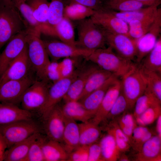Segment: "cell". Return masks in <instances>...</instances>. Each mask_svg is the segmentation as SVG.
Listing matches in <instances>:
<instances>
[{"mask_svg":"<svg viewBox=\"0 0 161 161\" xmlns=\"http://www.w3.org/2000/svg\"><path fill=\"white\" fill-rule=\"evenodd\" d=\"M32 11L36 20L45 29L49 26L47 22V13L49 4L48 0H26Z\"/></svg>","mask_w":161,"mask_h":161,"instance_id":"34","label":"cell"},{"mask_svg":"<svg viewBox=\"0 0 161 161\" xmlns=\"http://www.w3.org/2000/svg\"><path fill=\"white\" fill-rule=\"evenodd\" d=\"M160 3L155 4L139 9L128 12H117L111 10L117 17L128 24L131 21L142 19L155 12Z\"/></svg>","mask_w":161,"mask_h":161,"instance_id":"33","label":"cell"},{"mask_svg":"<svg viewBox=\"0 0 161 161\" xmlns=\"http://www.w3.org/2000/svg\"><path fill=\"white\" fill-rule=\"evenodd\" d=\"M27 44L29 60L37 80L49 81L46 75V69L50 62L39 32L28 28Z\"/></svg>","mask_w":161,"mask_h":161,"instance_id":"2","label":"cell"},{"mask_svg":"<svg viewBox=\"0 0 161 161\" xmlns=\"http://www.w3.org/2000/svg\"><path fill=\"white\" fill-rule=\"evenodd\" d=\"M65 6L77 4L96 11L106 9L104 3L101 0H63Z\"/></svg>","mask_w":161,"mask_h":161,"instance_id":"44","label":"cell"},{"mask_svg":"<svg viewBox=\"0 0 161 161\" xmlns=\"http://www.w3.org/2000/svg\"><path fill=\"white\" fill-rule=\"evenodd\" d=\"M75 21L78 35L76 41L77 48L92 52L106 47L105 30L90 17Z\"/></svg>","mask_w":161,"mask_h":161,"instance_id":"1","label":"cell"},{"mask_svg":"<svg viewBox=\"0 0 161 161\" xmlns=\"http://www.w3.org/2000/svg\"><path fill=\"white\" fill-rule=\"evenodd\" d=\"M54 29L56 37L61 41L76 47L74 28L71 20L64 17L55 27Z\"/></svg>","mask_w":161,"mask_h":161,"instance_id":"31","label":"cell"},{"mask_svg":"<svg viewBox=\"0 0 161 161\" xmlns=\"http://www.w3.org/2000/svg\"><path fill=\"white\" fill-rule=\"evenodd\" d=\"M61 107L64 116L75 121L85 122L94 117V115L85 109L78 100L65 102Z\"/></svg>","mask_w":161,"mask_h":161,"instance_id":"23","label":"cell"},{"mask_svg":"<svg viewBox=\"0 0 161 161\" xmlns=\"http://www.w3.org/2000/svg\"><path fill=\"white\" fill-rule=\"evenodd\" d=\"M27 28L14 6H0V49L12 38Z\"/></svg>","mask_w":161,"mask_h":161,"instance_id":"4","label":"cell"},{"mask_svg":"<svg viewBox=\"0 0 161 161\" xmlns=\"http://www.w3.org/2000/svg\"><path fill=\"white\" fill-rule=\"evenodd\" d=\"M106 44L117 55L131 61L135 58L137 40L132 38L128 34H114L106 31Z\"/></svg>","mask_w":161,"mask_h":161,"instance_id":"11","label":"cell"},{"mask_svg":"<svg viewBox=\"0 0 161 161\" xmlns=\"http://www.w3.org/2000/svg\"><path fill=\"white\" fill-rule=\"evenodd\" d=\"M0 6L6 7L14 6L12 0H0Z\"/></svg>","mask_w":161,"mask_h":161,"instance_id":"54","label":"cell"},{"mask_svg":"<svg viewBox=\"0 0 161 161\" xmlns=\"http://www.w3.org/2000/svg\"><path fill=\"white\" fill-rule=\"evenodd\" d=\"M118 160L120 161H129L130 160L129 157L124 154L122 155L120 154Z\"/></svg>","mask_w":161,"mask_h":161,"instance_id":"55","label":"cell"},{"mask_svg":"<svg viewBox=\"0 0 161 161\" xmlns=\"http://www.w3.org/2000/svg\"><path fill=\"white\" fill-rule=\"evenodd\" d=\"M74 58H65L59 62L61 78L68 77L74 72L75 61Z\"/></svg>","mask_w":161,"mask_h":161,"instance_id":"47","label":"cell"},{"mask_svg":"<svg viewBox=\"0 0 161 161\" xmlns=\"http://www.w3.org/2000/svg\"><path fill=\"white\" fill-rule=\"evenodd\" d=\"M149 129L145 126H137L133 129L131 140V146H135L143 135Z\"/></svg>","mask_w":161,"mask_h":161,"instance_id":"50","label":"cell"},{"mask_svg":"<svg viewBox=\"0 0 161 161\" xmlns=\"http://www.w3.org/2000/svg\"><path fill=\"white\" fill-rule=\"evenodd\" d=\"M138 1L148 4L149 6L161 3V0H136Z\"/></svg>","mask_w":161,"mask_h":161,"instance_id":"53","label":"cell"},{"mask_svg":"<svg viewBox=\"0 0 161 161\" xmlns=\"http://www.w3.org/2000/svg\"><path fill=\"white\" fill-rule=\"evenodd\" d=\"M36 80L34 74L20 79L7 81L0 85V103L16 105L28 88Z\"/></svg>","mask_w":161,"mask_h":161,"instance_id":"8","label":"cell"},{"mask_svg":"<svg viewBox=\"0 0 161 161\" xmlns=\"http://www.w3.org/2000/svg\"><path fill=\"white\" fill-rule=\"evenodd\" d=\"M128 109V102L121 90L111 109L106 119L114 118L123 113Z\"/></svg>","mask_w":161,"mask_h":161,"instance_id":"43","label":"cell"},{"mask_svg":"<svg viewBox=\"0 0 161 161\" xmlns=\"http://www.w3.org/2000/svg\"><path fill=\"white\" fill-rule=\"evenodd\" d=\"M64 116V127L62 142L69 154L80 145L79 128L76 121Z\"/></svg>","mask_w":161,"mask_h":161,"instance_id":"22","label":"cell"},{"mask_svg":"<svg viewBox=\"0 0 161 161\" xmlns=\"http://www.w3.org/2000/svg\"><path fill=\"white\" fill-rule=\"evenodd\" d=\"M95 10L77 4H71L65 6L64 17L74 21L90 17Z\"/></svg>","mask_w":161,"mask_h":161,"instance_id":"36","label":"cell"},{"mask_svg":"<svg viewBox=\"0 0 161 161\" xmlns=\"http://www.w3.org/2000/svg\"><path fill=\"white\" fill-rule=\"evenodd\" d=\"M118 78V77L113 75L100 87L78 101L94 116L108 88Z\"/></svg>","mask_w":161,"mask_h":161,"instance_id":"19","label":"cell"},{"mask_svg":"<svg viewBox=\"0 0 161 161\" xmlns=\"http://www.w3.org/2000/svg\"><path fill=\"white\" fill-rule=\"evenodd\" d=\"M161 114V104H158L147 109L135 119L139 125L145 126L153 123Z\"/></svg>","mask_w":161,"mask_h":161,"instance_id":"41","label":"cell"},{"mask_svg":"<svg viewBox=\"0 0 161 161\" xmlns=\"http://www.w3.org/2000/svg\"><path fill=\"white\" fill-rule=\"evenodd\" d=\"M84 58L118 77H122L134 64L115 53L109 46L96 50Z\"/></svg>","mask_w":161,"mask_h":161,"instance_id":"3","label":"cell"},{"mask_svg":"<svg viewBox=\"0 0 161 161\" xmlns=\"http://www.w3.org/2000/svg\"><path fill=\"white\" fill-rule=\"evenodd\" d=\"M113 75L98 67L89 77L78 100L98 88Z\"/></svg>","mask_w":161,"mask_h":161,"instance_id":"28","label":"cell"},{"mask_svg":"<svg viewBox=\"0 0 161 161\" xmlns=\"http://www.w3.org/2000/svg\"><path fill=\"white\" fill-rule=\"evenodd\" d=\"M117 122L124 134L131 140L133 129L137 126L133 114L129 113H123Z\"/></svg>","mask_w":161,"mask_h":161,"instance_id":"42","label":"cell"},{"mask_svg":"<svg viewBox=\"0 0 161 161\" xmlns=\"http://www.w3.org/2000/svg\"><path fill=\"white\" fill-rule=\"evenodd\" d=\"M80 145H89L97 142L101 134L98 125L90 120L78 124Z\"/></svg>","mask_w":161,"mask_h":161,"instance_id":"26","label":"cell"},{"mask_svg":"<svg viewBox=\"0 0 161 161\" xmlns=\"http://www.w3.org/2000/svg\"><path fill=\"white\" fill-rule=\"evenodd\" d=\"M46 140L40 133L31 144L24 161H45L42 146Z\"/></svg>","mask_w":161,"mask_h":161,"instance_id":"40","label":"cell"},{"mask_svg":"<svg viewBox=\"0 0 161 161\" xmlns=\"http://www.w3.org/2000/svg\"><path fill=\"white\" fill-rule=\"evenodd\" d=\"M121 91V81L117 78L108 88L92 121L97 125L106 119L114 103Z\"/></svg>","mask_w":161,"mask_h":161,"instance_id":"17","label":"cell"},{"mask_svg":"<svg viewBox=\"0 0 161 161\" xmlns=\"http://www.w3.org/2000/svg\"><path fill=\"white\" fill-rule=\"evenodd\" d=\"M28 33L27 28L13 36L0 54V77L26 46Z\"/></svg>","mask_w":161,"mask_h":161,"instance_id":"10","label":"cell"},{"mask_svg":"<svg viewBox=\"0 0 161 161\" xmlns=\"http://www.w3.org/2000/svg\"><path fill=\"white\" fill-rule=\"evenodd\" d=\"M7 148V146L6 143L0 132V161H4V154Z\"/></svg>","mask_w":161,"mask_h":161,"instance_id":"51","label":"cell"},{"mask_svg":"<svg viewBox=\"0 0 161 161\" xmlns=\"http://www.w3.org/2000/svg\"><path fill=\"white\" fill-rule=\"evenodd\" d=\"M90 18L106 31L112 33L128 34V24L116 16L111 10L105 9L95 10Z\"/></svg>","mask_w":161,"mask_h":161,"instance_id":"14","label":"cell"},{"mask_svg":"<svg viewBox=\"0 0 161 161\" xmlns=\"http://www.w3.org/2000/svg\"><path fill=\"white\" fill-rule=\"evenodd\" d=\"M25 0V1H26V0Z\"/></svg>","mask_w":161,"mask_h":161,"instance_id":"57","label":"cell"},{"mask_svg":"<svg viewBox=\"0 0 161 161\" xmlns=\"http://www.w3.org/2000/svg\"><path fill=\"white\" fill-rule=\"evenodd\" d=\"M122 77L121 90L128 102L129 109H131L137 99L146 90V81L137 64H134Z\"/></svg>","mask_w":161,"mask_h":161,"instance_id":"5","label":"cell"},{"mask_svg":"<svg viewBox=\"0 0 161 161\" xmlns=\"http://www.w3.org/2000/svg\"><path fill=\"white\" fill-rule=\"evenodd\" d=\"M49 82L36 80L25 91L21 100L23 109L31 112L39 110L45 103L47 96Z\"/></svg>","mask_w":161,"mask_h":161,"instance_id":"9","label":"cell"},{"mask_svg":"<svg viewBox=\"0 0 161 161\" xmlns=\"http://www.w3.org/2000/svg\"><path fill=\"white\" fill-rule=\"evenodd\" d=\"M32 117L31 112L20 108L16 105L0 103V125L31 120Z\"/></svg>","mask_w":161,"mask_h":161,"instance_id":"20","label":"cell"},{"mask_svg":"<svg viewBox=\"0 0 161 161\" xmlns=\"http://www.w3.org/2000/svg\"><path fill=\"white\" fill-rule=\"evenodd\" d=\"M46 75L47 80L53 83L61 79L59 62L51 61L46 68Z\"/></svg>","mask_w":161,"mask_h":161,"instance_id":"46","label":"cell"},{"mask_svg":"<svg viewBox=\"0 0 161 161\" xmlns=\"http://www.w3.org/2000/svg\"><path fill=\"white\" fill-rule=\"evenodd\" d=\"M156 130L157 135L161 138V114L156 120Z\"/></svg>","mask_w":161,"mask_h":161,"instance_id":"52","label":"cell"},{"mask_svg":"<svg viewBox=\"0 0 161 161\" xmlns=\"http://www.w3.org/2000/svg\"><path fill=\"white\" fill-rule=\"evenodd\" d=\"M51 61H57L62 58L79 57L86 58L92 52L71 46L56 40H42Z\"/></svg>","mask_w":161,"mask_h":161,"instance_id":"12","label":"cell"},{"mask_svg":"<svg viewBox=\"0 0 161 161\" xmlns=\"http://www.w3.org/2000/svg\"><path fill=\"white\" fill-rule=\"evenodd\" d=\"M42 151L45 161H67L68 153L61 143L49 139L44 143Z\"/></svg>","mask_w":161,"mask_h":161,"instance_id":"25","label":"cell"},{"mask_svg":"<svg viewBox=\"0 0 161 161\" xmlns=\"http://www.w3.org/2000/svg\"><path fill=\"white\" fill-rule=\"evenodd\" d=\"M89 145H79L68 154L67 161H88Z\"/></svg>","mask_w":161,"mask_h":161,"instance_id":"45","label":"cell"},{"mask_svg":"<svg viewBox=\"0 0 161 161\" xmlns=\"http://www.w3.org/2000/svg\"><path fill=\"white\" fill-rule=\"evenodd\" d=\"M105 4V3L108 0H101Z\"/></svg>","mask_w":161,"mask_h":161,"instance_id":"56","label":"cell"},{"mask_svg":"<svg viewBox=\"0 0 161 161\" xmlns=\"http://www.w3.org/2000/svg\"><path fill=\"white\" fill-rule=\"evenodd\" d=\"M44 121L45 132L49 139L62 142L64 122L61 107L58 104Z\"/></svg>","mask_w":161,"mask_h":161,"instance_id":"18","label":"cell"},{"mask_svg":"<svg viewBox=\"0 0 161 161\" xmlns=\"http://www.w3.org/2000/svg\"><path fill=\"white\" fill-rule=\"evenodd\" d=\"M78 68L70 76L61 79L52 83L49 89L46 102L39 110L44 121L52 109L63 99L71 84L77 77L79 70Z\"/></svg>","mask_w":161,"mask_h":161,"instance_id":"7","label":"cell"},{"mask_svg":"<svg viewBox=\"0 0 161 161\" xmlns=\"http://www.w3.org/2000/svg\"><path fill=\"white\" fill-rule=\"evenodd\" d=\"M105 5L106 9L117 12L132 11L150 6L136 0H108Z\"/></svg>","mask_w":161,"mask_h":161,"instance_id":"35","label":"cell"},{"mask_svg":"<svg viewBox=\"0 0 161 161\" xmlns=\"http://www.w3.org/2000/svg\"><path fill=\"white\" fill-rule=\"evenodd\" d=\"M32 74H35L28 58L27 45L0 77V85L7 81L21 79Z\"/></svg>","mask_w":161,"mask_h":161,"instance_id":"15","label":"cell"},{"mask_svg":"<svg viewBox=\"0 0 161 161\" xmlns=\"http://www.w3.org/2000/svg\"><path fill=\"white\" fill-rule=\"evenodd\" d=\"M161 102L147 88L144 92L136 101L134 107L133 115L136 119L149 107Z\"/></svg>","mask_w":161,"mask_h":161,"instance_id":"37","label":"cell"},{"mask_svg":"<svg viewBox=\"0 0 161 161\" xmlns=\"http://www.w3.org/2000/svg\"><path fill=\"white\" fill-rule=\"evenodd\" d=\"M138 66L146 79L147 88L161 102V74L145 69Z\"/></svg>","mask_w":161,"mask_h":161,"instance_id":"39","label":"cell"},{"mask_svg":"<svg viewBox=\"0 0 161 161\" xmlns=\"http://www.w3.org/2000/svg\"><path fill=\"white\" fill-rule=\"evenodd\" d=\"M88 161H103L99 143L96 142L89 145Z\"/></svg>","mask_w":161,"mask_h":161,"instance_id":"48","label":"cell"},{"mask_svg":"<svg viewBox=\"0 0 161 161\" xmlns=\"http://www.w3.org/2000/svg\"><path fill=\"white\" fill-rule=\"evenodd\" d=\"M40 133L34 134L8 148L5 152L4 161H24L31 144Z\"/></svg>","mask_w":161,"mask_h":161,"instance_id":"24","label":"cell"},{"mask_svg":"<svg viewBox=\"0 0 161 161\" xmlns=\"http://www.w3.org/2000/svg\"><path fill=\"white\" fill-rule=\"evenodd\" d=\"M161 31V9L158 8L157 16L149 30L137 40L136 62L139 64L155 46Z\"/></svg>","mask_w":161,"mask_h":161,"instance_id":"13","label":"cell"},{"mask_svg":"<svg viewBox=\"0 0 161 161\" xmlns=\"http://www.w3.org/2000/svg\"><path fill=\"white\" fill-rule=\"evenodd\" d=\"M158 9L155 12L143 18L130 22L128 24V35L133 39L137 40L147 32L154 21Z\"/></svg>","mask_w":161,"mask_h":161,"instance_id":"29","label":"cell"},{"mask_svg":"<svg viewBox=\"0 0 161 161\" xmlns=\"http://www.w3.org/2000/svg\"><path fill=\"white\" fill-rule=\"evenodd\" d=\"M40 132L39 125L32 119L0 125V132L6 143L7 148Z\"/></svg>","mask_w":161,"mask_h":161,"instance_id":"6","label":"cell"},{"mask_svg":"<svg viewBox=\"0 0 161 161\" xmlns=\"http://www.w3.org/2000/svg\"><path fill=\"white\" fill-rule=\"evenodd\" d=\"M103 161H116L121 153L118 150L114 137L107 133L99 142Z\"/></svg>","mask_w":161,"mask_h":161,"instance_id":"32","label":"cell"},{"mask_svg":"<svg viewBox=\"0 0 161 161\" xmlns=\"http://www.w3.org/2000/svg\"><path fill=\"white\" fill-rule=\"evenodd\" d=\"M145 69L161 73V37L152 49L137 64Z\"/></svg>","mask_w":161,"mask_h":161,"instance_id":"27","label":"cell"},{"mask_svg":"<svg viewBox=\"0 0 161 161\" xmlns=\"http://www.w3.org/2000/svg\"><path fill=\"white\" fill-rule=\"evenodd\" d=\"M107 133L112 135L115 138L124 140L131 145L130 140L122 131L117 122L111 123L108 129Z\"/></svg>","mask_w":161,"mask_h":161,"instance_id":"49","label":"cell"},{"mask_svg":"<svg viewBox=\"0 0 161 161\" xmlns=\"http://www.w3.org/2000/svg\"><path fill=\"white\" fill-rule=\"evenodd\" d=\"M86 60L87 62L79 66L77 77L71 84L63 99L65 102L78 100L89 77L99 67L95 64Z\"/></svg>","mask_w":161,"mask_h":161,"instance_id":"16","label":"cell"},{"mask_svg":"<svg viewBox=\"0 0 161 161\" xmlns=\"http://www.w3.org/2000/svg\"><path fill=\"white\" fill-rule=\"evenodd\" d=\"M13 6L19 12L27 25L28 28L36 30L41 34L44 31V27L34 17L30 6L24 0H12Z\"/></svg>","mask_w":161,"mask_h":161,"instance_id":"30","label":"cell"},{"mask_svg":"<svg viewBox=\"0 0 161 161\" xmlns=\"http://www.w3.org/2000/svg\"><path fill=\"white\" fill-rule=\"evenodd\" d=\"M161 138L153 135L142 145L137 155V160L141 161L161 160Z\"/></svg>","mask_w":161,"mask_h":161,"instance_id":"21","label":"cell"},{"mask_svg":"<svg viewBox=\"0 0 161 161\" xmlns=\"http://www.w3.org/2000/svg\"><path fill=\"white\" fill-rule=\"evenodd\" d=\"M64 7L63 0H51L49 2L47 13V22L54 30L55 27L64 17Z\"/></svg>","mask_w":161,"mask_h":161,"instance_id":"38","label":"cell"}]
</instances>
